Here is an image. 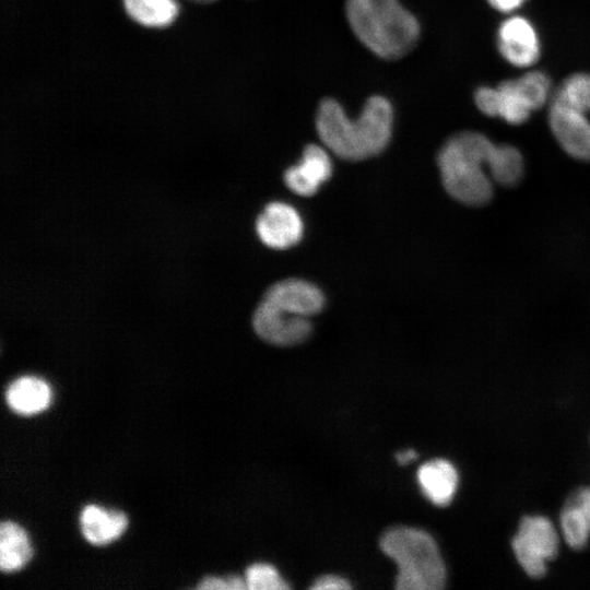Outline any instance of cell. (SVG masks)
Instances as JSON below:
<instances>
[{
    "mask_svg": "<svg viewBox=\"0 0 590 590\" xmlns=\"http://www.w3.org/2000/svg\"><path fill=\"white\" fill-rule=\"evenodd\" d=\"M52 391L49 384L37 376H23L5 390L8 406L20 415H35L49 408Z\"/></svg>",
    "mask_w": 590,
    "mask_h": 590,
    "instance_id": "cell-13",
    "label": "cell"
},
{
    "mask_svg": "<svg viewBox=\"0 0 590 590\" xmlns=\"http://www.w3.org/2000/svg\"><path fill=\"white\" fill-rule=\"evenodd\" d=\"M392 104L381 95L366 99L361 113L350 117L334 98H323L316 113V130L321 143L337 156L362 161L381 153L393 129Z\"/></svg>",
    "mask_w": 590,
    "mask_h": 590,
    "instance_id": "cell-1",
    "label": "cell"
},
{
    "mask_svg": "<svg viewBox=\"0 0 590 590\" xmlns=\"http://www.w3.org/2000/svg\"><path fill=\"white\" fill-rule=\"evenodd\" d=\"M497 48L502 57L515 67L534 64L541 55L538 33L530 21L522 16L505 20L497 32Z\"/></svg>",
    "mask_w": 590,
    "mask_h": 590,
    "instance_id": "cell-10",
    "label": "cell"
},
{
    "mask_svg": "<svg viewBox=\"0 0 590 590\" xmlns=\"http://www.w3.org/2000/svg\"><path fill=\"white\" fill-rule=\"evenodd\" d=\"M416 452L413 449L400 451L396 455V459L400 464H406L416 458Z\"/></svg>",
    "mask_w": 590,
    "mask_h": 590,
    "instance_id": "cell-22",
    "label": "cell"
},
{
    "mask_svg": "<svg viewBox=\"0 0 590 590\" xmlns=\"http://www.w3.org/2000/svg\"><path fill=\"white\" fill-rule=\"evenodd\" d=\"M526 0H487L495 10L504 13H510L520 8Z\"/></svg>",
    "mask_w": 590,
    "mask_h": 590,
    "instance_id": "cell-21",
    "label": "cell"
},
{
    "mask_svg": "<svg viewBox=\"0 0 590 590\" xmlns=\"http://www.w3.org/2000/svg\"><path fill=\"white\" fill-rule=\"evenodd\" d=\"M202 590H243L247 589L244 578L231 575L227 577L208 576L201 579L197 586Z\"/></svg>",
    "mask_w": 590,
    "mask_h": 590,
    "instance_id": "cell-19",
    "label": "cell"
},
{
    "mask_svg": "<svg viewBox=\"0 0 590 590\" xmlns=\"http://www.w3.org/2000/svg\"><path fill=\"white\" fill-rule=\"evenodd\" d=\"M123 7L133 21L149 27L167 26L178 13L175 0H123Z\"/></svg>",
    "mask_w": 590,
    "mask_h": 590,
    "instance_id": "cell-17",
    "label": "cell"
},
{
    "mask_svg": "<svg viewBox=\"0 0 590 590\" xmlns=\"http://www.w3.org/2000/svg\"><path fill=\"white\" fill-rule=\"evenodd\" d=\"M33 548L26 531L16 522L0 526V568L3 573L22 569L32 558Z\"/></svg>",
    "mask_w": 590,
    "mask_h": 590,
    "instance_id": "cell-16",
    "label": "cell"
},
{
    "mask_svg": "<svg viewBox=\"0 0 590 590\" xmlns=\"http://www.w3.org/2000/svg\"><path fill=\"white\" fill-rule=\"evenodd\" d=\"M245 582L250 590H283L290 588L276 568L267 563L250 565L245 573Z\"/></svg>",
    "mask_w": 590,
    "mask_h": 590,
    "instance_id": "cell-18",
    "label": "cell"
},
{
    "mask_svg": "<svg viewBox=\"0 0 590 590\" xmlns=\"http://www.w3.org/2000/svg\"><path fill=\"white\" fill-rule=\"evenodd\" d=\"M552 93L550 78L542 71H530L494 87H479L474 102L479 110L488 117L521 125L550 102Z\"/></svg>",
    "mask_w": 590,
    "mask_h": 590,
    "instance_id": "cell-7",
    "label": "cell"
},
{
    "mask_svg": "<svg viewBox=\"0 0 590 590\" xmlns=\"http://www.w3.org/2000/svg\"><path fill=\"white\" fill-rule=\"evenodd\" d=\"M380 548L398 566L397 589L438 590L445 586L444 560L426 531L402 526L391 528L382 534Z\"/></svg>",
    "mask_w": 590,
    "mask_h": 590,
    "instance_id": "cell-5",
    "label": "cell"
},
{
    "mask_svg": "<svg viewBox=\"0 0 590 590\" xmlns=\"http://www.w3.org/2000/svg\"><path fill=\"white\" fill-rule=\"evenodd\" d=\"M193 1L201 2V3H208V2H212L214 0H193Z\"/></svg>",
    "mask_w": 590,
    "mask_h": 590,
    "instance_id": "cell-23",
    "label": "cell"
},
{
    "mask_svg": "<svg viewBox=\"0 0 590 590\" xmlns=\"http://www.w3.org/2000/svg\"><path fill=\"white\" fill-rule=\"evenodd\" d=\"M345 15L355 37L381 59L404 57L418 42L420 22L399 0H346Z\"/></svg>",
    "mask_w": 590,
    "mask_h": 590,
    "instance_id": "cell-4",
    "label": "cell"
},
{
    "mask_svg": "<svg viewBox=\"0 0 590 590\" xmlns=\"http://www.w3.org/2000/svg\"><path fill=\"white\" fill-rule=\"evenodd\" d=\"M260 240L273 249L296 245L304 232L303 220L291 204L275 201L267 204L256 222Z\"/></svg>",
    "mask_w": 590,
    "mask_h": 590,
    "instance_id": "cell-9",
    "label": "cell"
},
{
    "mask_svg": "<svg viewBox=\"0 0 590 590\" xmlns=\"http://www.w3.org/2000/svg\"><path fill=\"white\" fill-rule=\"evenodd\" d=\"M323 305V294L315 284L300 279L282 280L263 295L253 315V328L268 343L295 345L309 337L310 319Z\"/></svg>",
    "mask_w": 590,
    "mask_h": 590,
    "instance_id": "cell-3",
    "label": "cell"
},
{
    "mask_svg": "<svg viewBox=\"0 0 590 590\" xmlns=\"http://www.w3.org/2000/svg\"><path fill=\"white\" fill-rule=\"evenodd\" d=\"M548 123L568 155L590 162V73H574L553 90Z\"/></svg>",
    "mask_w": 590,
    "mask_h": 590,
    "instance_id": "cell-6",
    "label": "cell"
},
{
    "mask_svg": "<svg viewBox=\"0 0 590 590\" xmlns=\"http://www.w3.org/2000/svg\"><path fill=\"white\" fill-rule=\"evenodd\" d=\"M324 145L308 144L296 165L284 173V182L294 193L309 197L315 194L332 175V162Z\"/></svg>",
    "mask_w": 590,
    "mask_h": 590,
    "instance_id": "cell-11",
    "label": "cell"
},
{
    "mask_svg": "<svg viewBox=\"0 0 590 590\" xmlns=\"http://www.w3.org/2000/svg\"><path fill=\"white\" fill-rule=\"evenodd\" d=\"M511 545L524 571L539 578L545 574L546 563L557 554L558 536L547 518L527 516L521 520Z\"/></svg>",
    "mask_w": 590,
    "mask_h": 590,
    "instance_id": "cell-8",
    "label": "cell"
},
{
    "mask_svg": "<svg viewBox=\"0 0 590 590\" xmlns=\"http://www.w3.org/2000/svg\"><path fill=\"white\" fill-rule=\"evenodd\" d=\"M560 527L573 548L583 547L590 538V486L579 488L566 502L560 514Z\"/></svg>",
    "mask_w": 590,
    "mask_h": 590,
    "instance_id": "cell-15",
    "label": "cell"
},
{
    "mask_svg": "<svg viewBox=\"0 0 590 590\" xmlns=\"http://www.w3.org/2000/svg\"><path fill=\"white\" fill-rule=\"evenodd\" d=\"M350 588V582L337 575L321 576L317 578L311 586V589L314 590H344Z\"/></svg>",
    "mask_w": 590,
    "mask_h": 590,
    "instance_id": "cell-20",
    "label": "cell"
},
{
    "mask_svg": "<svg viewBox=\"0 0 590 590\" xmlns=\"http://www.w3.org/2000/svg\"><path fill=\"white\" fill-rule=\"evenodd\" d=\"M416 477L422 493L433 504H450L458 486V473L451 462L445 459L425 462L418 468Z\"/></svg>",
    "mask_w": 590,
    "mask_h": 590,
    "instance_id": "cell-14",
    "label": "cell"
},
{
    "mask_svg": "<svg viewBox=\"0 0 590 590\" xmlns=\"http://www.w3.org/2000/svg\"><path fill=\"white\" fill-rule=\"evenodd\" d=\"M128 527L127 516L116 509L86 505L80 512L83 538L93 545H106L122 535Z\"/></svg>",
    "mask_w": 590,
    "mask_h": 590,
    "instance_id": "cell-12",
    "label": "cell"
},
{
    "mask_svg": "<svg viewBox=\"0 0 590 590\" xmlns=\"http://www.w3.org/2000/svg\"><path fill=\"white\" fill-rule=\"evenodd\" d=\"M502 144L475 131H461L440 148L437 164L446 191L457 201L484 205L493 197V175Z\"/></svg>",
    "mask_w": 590,
    "mask_h": 590,
    "instance_id": "cell-2",
    "label": "cell"
}]
</instances>
